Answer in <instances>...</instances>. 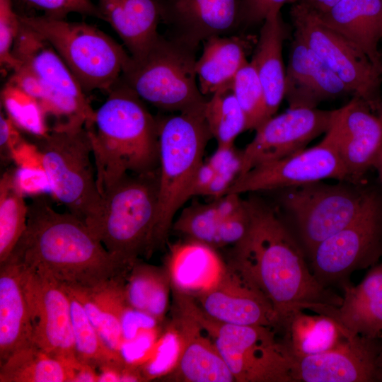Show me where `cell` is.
Wrapping results in <instances>:
<instances>
[{
    "mask_svg": "<svg viewBox=\"0 0 382 382\" xmlns=\"http://www.w3.org/2000/svg\"><path fill=\"white\" fill-rule=\"evenodd\" d=\"M81 6H83L85 9L88 11L89 16L96 17L100 18V14L97 5L94 4L91 0H76Z\"/></svg>",
    "mask_w": 382,
    "mask_h": 382,
    "instance_id": "cell-55",
    "label": "cell"
},
{
    "mask_svg": "<svg viewBox=\"0 0 382 382\" xmlns=\"http://www.w3.org/2000/svg\"><path fill=\"white\" fill-rule=\"evenodd\" d=\"M343 288L342 303L332 308L328 316L351 335L380 338L382 335V262L372 266L357 286L344 283Z\"/></svg>",
    "mask_w": 382,
    "mask_h": 382,
    "instance_id": "cell-25",
    "label": "cell"
},
{
    "mask_svg": "<svg viewBox=\"0 0 382 382\" xmlns=\"http://www.w3.org/2000/svg\"><path fill=\"white\" fill-rule=\"evenodd\" d=\"M225 268L214 248L192 239L170 247L166 267L171 286L190 294L214 286Z\"/></svg>",
    "mask_w": 382,
    "mask_h": 382,
    "instance_id": "cell-28",
    "label": "cell"
},
{
    "mask_svg": "<svg viewBox=\"0 0 382 382\" xmlns=\"http://www.w3.org/2000/svg\"><path fill=\"white\" fill-rule=\"evenodd\" d=\"M98 382V374L96 369L83 364H79L74 367V376L72 382Z\"/></svg>",
    "mask_w": 382,
    "mask_h": 382,
    "instance_id": "cell-52",
    "label": "cell"
},
{
    "mask_svg": "<svg viewBox=\"0 0 382 382\" xmlns=\"http://www.w3.org/2000/svg\"><path fill=\"white\" fill-rule=\"evenodd\" d=\"M24 196L15 188L12 170L0 180V263L11 255L27 224L28 207Z\"/></svg>",
    "mask_w": 382,
    "mask_h": 382,
    "instance_id": "cell-35",
    "label": "cell"
},
{
    "mask_svg": "<svg viewBox=\"0 0 382 382\" xmlns=\"http://www.w3.org/2000/svg\"><path fill=\"white\" fill-rule=\"evenodd\" d=\"M124 281H114L92 287L103 316L101 337L106 344L120 353L124 342L121 329V316L128 305L125 296Z\"/></svg>",
    "mask_w": 382,
    "mask_h": 382,
    "instance_id": "cell-37",
    "label": "cell"
},
{
    "mask_svg": "<svg viewBox=\"0 0 382 382\" xmlns=\"http://www.w3.org/2000/svg\"><path fill=\"white\" fill-rule=\"evenodd\" d=\"M66 292L70 300L75 354L78 361L95 369L112 368L122 373L128 365L121 354L106 344L81 303Z\"/></svg>",
    "mask_w": 382,
    "mask_h": 382,
    "instance_id": "cell-32",
    "label": "cell"
},
{
    "mask_svg": "<svg viewBox=\"0 0 382 382\" xmlns=\"http://www.w3.org/2000/svg\"><path fill=\"white\" fill-rule=\"evenodd\" d=\"M95 110L88 130L101 196L126 175L158 168L157 118L120 79Z\"/></svg>",
    "mask_w": 382,
    "mask_h": 382,
    "instance_id": "cell-3",
    "label": "cell"
},
{
    "mask_svg": "<svg viewBox=\"0 0 382 382\" xmlns=\"http://www.w3.org/2000/svg\"><path fill=\"white\" fill-rule=\"evenodd\" d=\"M12 180L15 188L24 197L52 194V187L45 169L17 167L12 170Z\"/></svg>",
    "mask_w": 382,
    "mask_h": 382,
    "instance_id": "cell-44",
    "label": "cell"
},
{
    "mask_svg": "<svg viewBox=\"0 0 382 382\" xmlns=\"http://www.w3.org/2000/svg\"><path fill=\"white\" fill-rule=\"evenodd\" d=\"M349 93L342 80L294 33L285 78L289 108H315L321 102Z\"/></svg>",
    "mask_w": 382,
    "mask_h": 382,
    "instance_id": "cell-20",
    "label": "cell"
},
{
    "mask_svg": "<svg viewBox=\"0 0 382 382\" xmlns=\"http://www.w3.org/2000/svg\"><path fill=\"white\" fill-rule=\"evenodd\" d=\"M74 366L33 342L0 364V382H72Z\"/></svg>",
    "mask_w": 382,
    "mask_h": 382,
    "instance_id": "cell-31",
    "label": "cell"
},
{
    "mask_svg": "<svg viewBox=\"0 0 382 382\" xmlns=\"http://www.w3.org/2000/svg\"><path fill=\"white\" fill-rule=\"evenodd\" d=\"M167 272L166 268L162 269L137 261L125 284V296L128 305L145 311Z\"/></svg>",
    "mask_w": 382,
    "mask_h": 382,
    "instance_id": "cell-40",
    "label": "cell"
},
{
    "mask_svg": "<svg viewBox=\"0 0 382 382\" xmlns=\"http://www.w3.org/2000/svg\"><path fill=\"white\" fill-rule=\"evenodd\" d=\"M382 256V198L354 222L311 253L313 273L323 285L374 266Z\"/></svg>",
    "mask_w": 382,
    "mask_h": 382,
    "instance_id": "cell-13",
    "label": "cell"
},
{
    "mask_svg": "<svg viewBox=\"0 0 382 382\" xmlns=\"http://www.w3.org/2000/svg\"><path fill=\"white\" fill-rule=\"evenodd\" d=\"M338 143L335 115L331 127L317 145L250 169L235 180L226 194L264 192L330 178L349 181Z\"/></svg>",
    "mask_w": 382,
    "mask_h": 382,
    "instance_id": "cell-12",
    "label": "cell"
},
{
    "mask_svg": "<svg viewBox=\"0 0 382 382\" xmlns=\"http://www.w3.org/2000/svg\"><path fill=\"white\" fill-rule=\"evenodd\" d=\"M204 116L217 145L233 144L236 137L247 130L245 115L232 88V82L207 99Z\"/></svg>",
    "mask_w": 382,
    "mask_h": 382,
    "instance_id": "cell-34",
    "label": "cell"
},
{
    "mask_svg": "<svg viewBox=\"0 0 382 382\" xmlns=\"http://www.w3.org/2000/svg\"><path fill=\"white\" fill-rule=\"evenodd\" d=\"M9 157L17 167L45 169L40 150L36 144H32L24 139L11 151Z\"/></svg>",
    "mask_w": 382,
    "mask_h": 382,
    "instance_id": "cell-49",
    "label": "cell"
},
{
    "mask_svg": "<svg viewBox=\"0 0 382 382\" xmlns=\"http://www.w3.org/2000/svg\"><path fill=\"white\" fill-rule=\"evenodd\" d=\"M14 0H0V65L1 70L13 71L18 62L13 56V47L18 33L21 20L15 11Z\"/></svg>",
    "mask_w": 382,
    "mask_h": 382,
    "instance_id": "cell-41",
    "label": "cell"
},
{
    "mask_svg": "<svg viewBox=\"0 0 382 382\" xmlns=\"http://www.w3.org/2000/svg\"><path fill=\"white\" fill-rule=\"evenodd\" d=\"M290 17L299 35L342 80L353 96L364 100L375 112L381 101L382 71L346 37L323 23L301 3L292 4Z\"/></svg>",
    "mask_w": 382,
    "mask_h": 382,
    "instance_id": "cell-11",
    "label": "cell"
},
{
    "mask_svg": "<svg viewBox=\"0 0 382 382\" xmlns=\"http://www.w3.org/2000/svg\"><path fill=\"white\" fill-rule=\"evenodd\" d=\"M33 342L24 269L9 256L0 263V364Z\"/></svg>",
    "mask_w": 382,
    "mask_h": 382,
    "instance_id": "cell-22",
    "label": "cell"
},
{
    "mask_svg": "<svg viewBox=\"0 0 382 382\" xmlns=\"http://www.w3.org/2000/svg\"><path fill=\"white\" fill-rule=\"evenodd\" d=\"M100 19L115 31L132 57L141 54L159 35L158 0H98Z\"/></svg>",
    "mask_w": 382,
    "mask_h": 382,
    "instance_id": "cell-27",
    "label": "cell"
},
{
    "mask_svg": "<svg viewBox=\"0 0 382 382\" xmlns=\"http://www.w3.org/2000/svg\"><path fill=\"white\" fill-rule=\"evenodd\" d=\"M216 174L226 176L234 182L240 175L242 167V151L234 144L217 145L216 151L207 160Z\"/></svg>",
    "mask_w": 382,
    "mask_h": 382,
    "instance_id": "cell-45",
    "label": "cell"
},
{
    "mask_svg": "<svg viewBox=\"0 0 382 382\" xmlns=\"http://www.w3.org/2000/svg\"><path fill=\"white\" fill-rule=\"evenodd\" d=\"M340 1L341 0H299L298 2L305 5L315 13L320 14L328 11Z\"/></svg>",
    "mask_w": 382,
    "mask_h": 382,
    "instance_id": "cell-53",
    "label": "cell"
},
{
    "mask_svg": "<svg viewBox=\"0 0 382 382\" xmlns=\"http://www.w3.org/2000/svg\"><path fill=\"white\" fill-rule=\"evenodd\" d=\"M372 168H374L376 170L379 181L382 185V148L374 163Z\"/></svg>",
    "mask_w": 382,
    "mask_h": 382,
    "instance_id": "cell-56",
    "label": "cell"
},
{
    "mask_svg": "<svg viewBox=\"0 0 382 382\" xmlns=\"http://www.w3.org/2000/svg\"><path fill=\"white\" fill-rule=\"evenodd\" d=\"M175 317L173 322L181 335L182 351L176 367L165 378L183 382L236 381L214 342L202 328L178 309Z\"/></svg>",
    "mask_w": 382,
    "mask_h": 382,
    "instance_id": "cell-23",
    "label": "cell"
},
{
    "mask_svg": "<svg viewBox=\"0 0 382 382\" xmlns=\"http://www.w3.org/2000/svg\"><path fill=\"white\" fill-rule=\"evenodd\" d=\"M81 118L57 121L47 134L37 139L52 195L69 212L88 225L98 214L99 192L91 144Z\"/></svg>",
    "mask_w": 382,
    "mask_h": 382,
    "instance_id": "cell-8",
    "label": "cell"
},
{
    "mask_svg": "<svg viewBox=\"0 0 382 382\" xmlns=\"http://www.w3.org/2000/svg\"><path fill=\"white\" fill-rule=\"evenodd\" d=\"M316 14L382 71V54L378 50L382 39V0H341L328 11Z\"/></svg>",
    "mask_w": 382,
    "mask_h": 382,
    "instance_id": "cell-24",
    "label": "cell"
},
{
    "mask_svg": "<svg viewBox=\"0 0 382 382\" xmlns=\"http://www.w3.org/2000/svg\"><path fill=\"white\" fill-rule=\"evenodd\" d=\"M209 317L239 325L281 327L272 303L259 287L231 261L219 282L208 290L191 294Z\"/></svg>",
    "mask_w": 382,
    "mask_h": 382,
    "instance_id": "cell-17",
    "label": "cell"
},
{
    "mask_svg": "<svg viewBox=\"0 0 382 382\" xmlns=\"http://www.w3.org/2000/svg\"><path fill=\"white\" fill-rule=\"evenodd\" d=\"M378 116H380L382 119V98H381V104H380V107H379V110L378 111Z\"/></svg>",
    "mask_w": 382,
    "mask_h": 382,
    "instance_id": "cell-57",
    "label": "cell"
},
{
    "mask_svg": "<svg viewBox=\"0 0 382 382\" xmlns=\"http://www.w3.org/2000/svg\"><path fill=\"white\" fill-rule=\"evenodd\" d=\"M336 112L337 110L317 108H289L267 119L256 128L254 138L242 150L240 175L305 149L312 140L330 129Z\"/></svg>",
    "mask_w": 382,
    "mask_h": 382,
    "instance_id": "cell-15",
    "label": "cell"
},
{
    "mask_svg": "<svg viewBox=\"0 0 382 382\" xmlns=\"http://www.w3.org/2000/svg\"><path fill=\"white\" fill-rule=\"evenodd\" d=\"M42 15L54 18H66L72 13L89 16L88 11L76 0H18Z\"/></svg>",
    "mask_w": 382,
    "mask_h": 382,
    "instance_id": "cell-47",
    "label": "cell"
},
{
    "mask_svg": "<svg viewBox=\"0 0 382 382\" xmlns=\"http://www.w3.org/2000/svg\"><path fill=\"white\" fill-rule=\"evenodd\" d=\"M216 175V172L210 164L203 162L199 166L192 187V197L198 195H204V193Z\"/></svg>",
    "mask_w": 382,
    "mask_h": 382,
    "instance_id": "cell-51",
    "label": "cell"
},
{
    "mask_svg": "<svg viewBox=\"0 0 382 382\" xmlns=\"http://www.w3.org/2000/svg\"><path fill=\"white\" fill-rule=\"evenodd\" d=\"M19 16L50 43L86 94L109 93L130 59L120 44L93 25L44 15Z\"/></svg>",
    "mask_w": 382,
    "mask_h": 382,
    "instance_id": "cell-9",
    "label": "cell"
},
{
    "mask_svg": "<svg viewBox=\"0 0 382 382\" xmlns=\"http://www.w3.org/2000/svg\"><path fill=\"white\" fill-rule=\"evenodd\" d=\"M380 338L355 335L316 355L291 357L292 382H371L382 379Z\"/></svg>",
    "mask_w": 382,
    "mask_h": 382,
    "instance_id": "cell-16",
    "label": "cell"
},
{
    "mask_svg": "<svg viewBox=\"0 0 382 382\" xmlns=\"http://www.w3.org/2000/svg\"><path fill=\"white\" fill-rule=\"evenodd\" d=\"M182 351V338L174 323L161 332L149 358L137 366L143 381L166 377L176 367Z\"/></svg>",
    "mask_w": 382,
    "mask_h": 382,
    "instance_id": "cell-39",
    "label": "cell"
},
{
    "mask_svg": "<svg viewBox=\"0 0 382 382\" xmlns=\"http://www.w3.org/2000/svg\"><path fill=\"white\" fill-rule=\"evenodd\" d=\"M161 335L159 329L146 330L128 341H124L120 354L128 366H139L151 356Z\"/></svg>",
    "mask_w": 382,
    "mask_h": 382,
    "instance_id": "cell-43",
    "label": "cell"
},
{
    "mask_svg": "<svg viewBox=\"0 0 382 382\" xmlns=\"http://www.w3.org/2000/svg\"><path fill=\"white\" fill-rule=\"evenodd\" d=\"M250 226L233 245L231 262L263 292L277 312L281 327L296 313L328 314L341 296L323 285L306 265L302 249L274 205L257 192L245 199Z\"/></svg>",
    "mask_w": 382,
    "mask_h": 382,
    "instance_id": "cell-1",
    "label": "cell"
},
{
    "mask_svg": "<svg viewBox=\"0 0 382 382\" xmlns=\"http://www.w3.org/2000/svg\"><path fill=\"white\" fill-rule=\"evenodd\" d=\"M159 323L160 321L148 313L127 305L121 316L123 340L128 341L144 331L159 329Z\"/></svg>",
    "mask_w": 382,
    "mask_h": 382,
    "instance_id": "cell-46",
    "label": "cell"
},
{
    "mask_svg": "<svg viewBox=\"0 0 382 382\" xmlns=\"http://www.w3.org/2000/svg\"><path fill=\"white\" fill-rule=\"evenodd\" d=\"M250 37L239 34L213 36L203 44V51L196 62L199 88L203 96H212L231 83L238 70L248 62L246 54Z\"/></svg>",
    "mask_w": 382,
    "mask_h": 382,
    "instance_id": "cell-29",
    "label": "cell"
},
{
    "mask_svg": "<svg viewBox=\"0 0 382 382\" xmlns=\"http://www.w3.org/2000/svg\"><path fill=\"white\" fill-rule=\"evenodd\" d=\"M299 0H243L245 27L262 23L273 13L279 12L286 4H296Z\"/></svg>",
    "mask_w": 382,
    "mask_h": 382,
    "instance_id": "cell-48",
    "label": "cell"
},
{
    "mask_svg": "<svg viewBox=\"0 0 382 382\" xmlns=\"http://www.w3.org/2000/svg\"><path fill=\"white\" fill-rule=\"evenodd\" d=\"M282 342L293 357L323 353L352 335L335 318L323 314L309 315L303 311L294 313L285 323Z\"/></svg>",
    "mask_w": 382,
    "mask_h": 382,
    "instance_id": "cell-30",
    "label": "cell"
},
{
    "mask_svg": "<svg viewBox=\"0 0 382 382\" xmlns=\"http://www.w3.org/2000/svg\"><path fill=\"white\" fill-rule=\"evenodd\" d=\"M167 36L197 50L213 36L245 27L243 0H158Z\"/></svg>",
    "mask_w": 382,
    "mask_h": 382,
    "instance_id": "cell-18",
    "label": "cell"
},
{
    "mask_svg": "<svg viewBox=\"0 0 382 382\" xmlns=\"http://www.w3.org/2000/svg\"><path fill=\"white\" fill-rule=\"evenodd\" d=\"M250 226V214L243 199L241 206L220 224L214 241V248L235 245L246 235Z\"/></svg>",
    "mask_w": 382,
    "mask_h": 382,
    "instance_id": "cell-42",
    "label": "cell"
},
{
    "mask_svg": "<svg viewBox=\"0 0 382 382\" xmlns=\"http://www.w3.org/2000/svg\"><path fill=\"white\" fill-rule=\"evenodd\" d=\"M237 199L226 195L209 203L194 202L185 207L173 222L171 230L187 238L214 248L218 228L221 221L237 209Z\"/></svg>",
    "mask_w": 382,
    "mask_h": 382,
    "instance_id": "cell-33",
    "label": "cell"
},
{
    "mask_svg": "<svg viewBox=\"0 0 382 382\" xmlns=\"http://www.w3.org/2000/svg\"><path fill=\"white\" fill-rule=\"evenodd\" d=\"M282 219L290 220L308 254L354 222L382 198L363 182L318 181L264 192Z\"/></svg>",
    "mask_w": 382,
    "mask_h": 382,
    "instance_id": "cell-5",
    "label": "cell"
},
{
    "mask_svg": "<svg viewBox=\"0 0 382 382\" xmlns=\"http://www.w3.org/2000/svg\"><path fill=\"white\" fill-rule=\"evenodd\" d=\"M196 51L159 33L141 54L130 57L120 79L144 101L167 112L206 103L196 82Z\"/></svg>",
    "mask_w": 382,
    "mask_h": 382,
    "instance_id": "cell-10",
    "label": "cell"
},
{
    "mask_svg": "<svg viewBox=\"0 0 382 382\" xmlns=\"http://www.w3.org/2000/svg\"><path fill=\"white\" fill-rule=\"evenodd\" d=\"M1 103L6 115L19 129L35 138L49 132L47 115L39 102L16 84L8 81L5 83L1 91Z\"/></svg>",
    "mask_w": 382,
    "mask_h": 382,
    "instance_id": "cell-36",
    "label": "cell"
},
{
    "mask_svg": "<svg viewBox=\"0 0 382 382\" xmlns=\"http://www.w3.org/2000/svg\"><path fill=\"white\" fill-rule=\"evenodd\" d=\"M173 292L176 308L208 334L236 382H292L291 357L272 328L220 322L207 315L192 295Z\"/></svg>",
    "mask_w": 382,
    "mask_h": 382,
    "instance_id": "cell-7",
    "label": "cell"
},
{
    "mask_svg": "<svg viewBox=\"0 0 382 382\" xmlns=\"http://www.w3.org/2000/svg\"><path fill=\"white\" fill-rule=\"evenodd\" d=\"M339 152L349 181L361 183L382 148V119L369 105L354 96L337 109Z\"/></svg>",
    "mask_w": 382,
    "mask_h": 382,
    "instance_id": "cell-19",
    "label": "cell"
},
{
    "mask_svg": "<svg viewBox=\"0 0 382 382\" xmlns=\"http://www.w3.org/2000/svg\"><path fill=\"white\" fill-rule=\"evenodd\" d=\"M23 138L19 129L11 120L1 111L0 113V146L1 151H6L10 156L11 150L20 143Z\"/></svg>",
    "mask_w": 382,
    "mask_h": 382,
    "instance_id": "cell-50",
    "label": "cell"
},
{
    "mask_svg": "<svg viewBox=\"0 0 382 382\" xmlns=\"http://www.w3.org/2000/svg\"><path fill=\"white\" fill-rule=\"evenodd\" d=\"M232 88L247 121V130L256 129L266 120L264 91L257 74L250 62L236 73Z\"/></svg>",
    "mask_w": 382,
    "mask_h": 382,
    "instance_id": "cell-38",
    "label": "cell"
},
{
    "mask_svg": "<svg viewBox=\"0 0 382 382\" xmlns=\"http://www.w3.org/2000/svg\"><path fill=\"white\" fill-rule=\"evenodd\" d=\"M100 371L98 382L121 381V371L112 368H103Z\"/></svg>",
    "mask_w": 382,
    "mask_h": 382,
    "instance_id": "cell-54",
    "label": "cell"
},
{
    "mask_svg": "<svg viewBox=\"0 0 382 382\" xmlns=\"http://www.w3.org/2000/svg\"><path fill=\"white\" fill-rule=\"evenodd\" d=\"M289 29L281 12L269 15L262 22L250 61L262 84L266 120L274 116L284 98L286 70L282 49Z\"/></svg>",
    "mask_w": 382,
    "mask_h": 382,
    "instance_id": "cell-26",
    "label": "cell"
},
{
    "mask_svg": "<svg viewBox=\"0 0 382 382\" xmlns=\"http://www.w3.org/2000/svg\"><path fill=\"white\" fill-rule=\"evenodd\" d=\"M205 104L157 118L158 197L153 250L166 242L176 213L192 197L196 173L212 138L204 116Z\"/></svg>",
    "mask_w": 382,
    "mask_h": 382,
    "instance_id": "cell-4",
    "label": "cell"
},
{
    "mask_svg": "<svg viewBox=\"0 0 382 382\" xmlns=\"http://www.w3.org/2000/svg\"><path fill=\"white\" fill-rule=\"evenodd\" d=\"M158 197V168L126 175L102 195L97 216L88 227L107 250L132 268L140 255L149 256Z\"/></svg>",
    "mask_w": 382,
    "mask_h": 382,
    "instance_id": "cell-6",
    "label": "cell"
},
{
    "mask_svg": "<svg viewBox=\"0 0 382 382\" xmlns=\"http://www.w3.org/2000/svg\"><path fill=\"white\" fill-rule=\"evenodd\" d=\"M22 266L25 272L33 342L50 355L76 366L79 362L75 354L68 293L50 274Z\"/></svg>",
    "mask_w": 382,
    "mask_h": 382,
    "instance_id": "cell-14",
    "label": "cell"
},
{
    "mask_svg": "<svg viewBox=\"0 0 382 382\" xmlns=\"http://www.w3.org/2000/svg\"><path fill=\"white\" fill-rule=\"evenodd\" d=\"M43 195L28 205L26 228L9 256L64 285L125 282L132 268L110 254L82 220L57 212Z\"/></svg>",
    "mask_w": 382,
    "mask_h": 382,
    "instance_id": "cell-2",
    "label": "cell"
},
{
    "mask_svg": "<svg viewBox=\"0 0 382 382\" xmlns=\"http://www.w3.org/2000/svg\"><path fill=\"white\" fill-rule=\"evenodd\" d=\"M13 56L58 95L74 102L94 115L86 93L50 43L38 33L23 24L16 38Z\"/></svg>",
    "mask_w": 382,
    "mask_h": 382,
    "instance_id": "cell-21",
    "label": "cell"
}]
</instances>
